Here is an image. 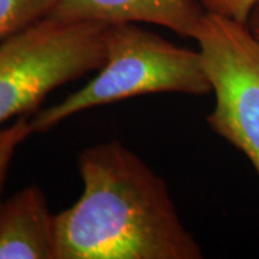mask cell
Instances as JSON below:
<instances>
[{
	"label": "cell",
	"mask_w": 259,
	"mask_h": 259,
	"mask_svg": "<svg viewBox=\"0 0 259 259\" xmlns=\"http://www.w3.org/2000/svg\"><path fill=\"white\" fill-rule=\"evenodd\" d=\"M82 193L55 216L56 259H202L168 186L120 140L81 151Z\"/></svg>",
	"instance_id": "6da1fadb"
},
{
	"label": "cell",
	"mask_w": 259,
	"mask_h": 259,
	"mask_svg": "<svg viewBox=\"0 0 259 259\" xmlns=\"http://www.w3.org/2000/svg\"><path fill=\"white\" fill-rule=\"evenodd\" d=\"M105 61L90 82L30 120L35 133L90 108L148 94L176 93L203 97L212 83L199 48L180 47L139 23L107 25Z\"/></svg>",
	"instance_id": "7a4b0ae2"
},
{
	"label": "cell",
	"mask_w": 259,
	"mask_h": 259,
	"mask_svg": "<svg viewBox=\"0 0 259 259\" xmlns=\"http://www.w3.org/2000/svg\"><path fill=\"white\" fill-rule=\"evenodd\" d=\"M105 26L48 18L0 42V124L28 115L58 87L97 72Z\"/></svg>",
	"instance_id": "3957f363"
},
{
	"label": "cell",
	"mask_w": 259,
	"mask_h": 259,
	"mask_svg": "<svg viewBox=\"0 0 259 259\" xmlns=\"http://www.w3.org/2000/svg\"><path fill=\"white\" fill-rule=\"evenodd\" d=\"M194 40L214 95L206 121L259 176V37L245 22L206 12Z\"/></svg>",
	"instance_id": "277c9868"
},
{
	"label": "cell",
	"mask_w": 259,
	"mask_h": 259,
	"mask_svg": "<svg viewBox=\"0 0 259 259\" xmlns=\"http://www.w3.org/2000/svg\"><path fill=\"white\" fill-rule=\"evenodd\" d=\"M206 12L200 0H55L49 16L102 25L151 23L194 39Z\"/></svg>",
	"instance_id": "5b68a950"
},
{
	"label": "cell",
	"mask_w": 259,
	"mask_h": 259,
	"mask_svg": "<svg viewBox=\"0 0 259 259\" xmlns=\"http://www.w3.org/2000/svg\"><path fill=\"white\" fill-rule=\"evenodd\" d=\"M0 259H56L55 216L37 185L0 202Z\"/></svg>",
	"instance_id": "8992f818"
},
{
	"label": "cell",
	"mask_w": 259,
	"mask_h": 259,
	"mask_svg": "<svg viewBox=\"0 0 259 259\" xmlns=\"http://www.w3.org/2000/svg\"><path fill=\"white\" fill-rule=\"evenodd\" d=\"M55 0H0V42L48 18Z\"/></svg>",
	"instance_id": "52a82bcc"
},
{
	"label": "cell",
	"mask_w": 259,
	"mask_h": 259,
	"mask_svg": "<svg viewBox=\"0 0 259 259\" xmlns=\"http://www.w3.org/2000/svg\"><path fill=\"white\" fill-rule=\"evenodd\" d=\"M33 133V127L26 115H20L10 127L0 130V194L16 148Z\"/></svg>",
	"instance_id": "ba28073f"
},
{
	"label": "cell",
	"mask_w": 259,
	"mask_h": 259,
	"mask_svg": "<svg viewBox=\"0 0 259 259\" xmlns=\"http://www.w3.org/2000/svg\"><path fill=\"white\" fill-rule=\"evenodd\" d=\"M207 12L219 13L239 22H248L252 8L258 0H200Z\"/></svg>",
	"instance_id": "9c48e42d"
},
{
	"label": "cell",
	"mask_w": 259,
	"mask_h": 259,
	"mask_svg": "<svg viewBox=\"0 0 259 259\" xmlns=\"http://www.w3.org/2000/svg\"><path fill=\"white\" fill-rule=\"evenodd\" d=\"M246 23H248L250 30L253 32V35L259 37V0L256 2V5L252 8V10H250L249 18H248Z\"/></svg>",
	"instance_id": "30bf717a"
}]
</instances>
